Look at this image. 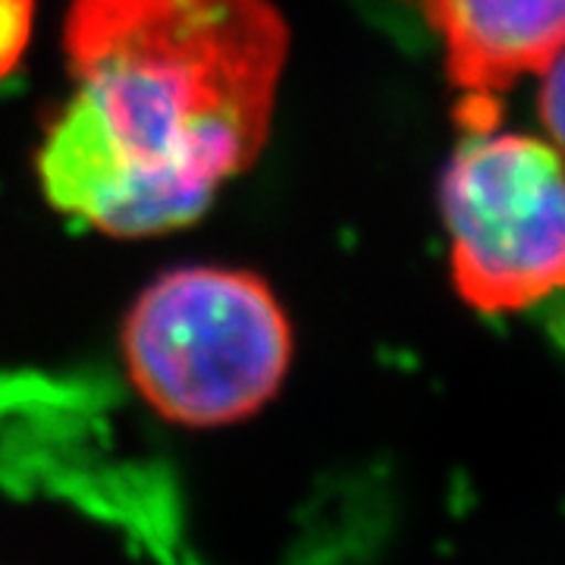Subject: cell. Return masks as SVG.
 Instances as JSON below:
<instances>
[{"mask_svg": "<svg viewBox=\"0 0 565 565\" xmlns=\"http://www.w3.org/2000/svg\"><path fill=\"white\" fill-rule=\"evenodd\" d=\"M73 95L39 180L54 207L110 236L199 221L262 154L289 32L270 0H73Z\"/></svg>", "mask_w": 565, "mask_h": 565, "instance_id": "cell-1", "label": "cell"}, {"mask_svg": "<svg viewBox=\"0 0 565 565\" xmlns=\"http://www.w3.org/2000/svg\"><path fill=\"white\" fill-rule=\"evenodd\" d=\"M126 377L161 422L217 430L277 399L292 323L274 289L236 267H177L141 289L120 333Z\"/></svg>", "mask_w": 565, "mask_h": 565, "instance_id": "cell-2", "label": "cell"}, {"mask_svg": "<svg viewBox=\"0 0 565 565\" xmlns=\"http://www.w3.org/2000/svg\"><path fill=\"white\" fill-rule=\"evenodd\" d=\"M452 280L465 302L500 315L565 286V163L519 132L471 129L440 185Z\"/></svg>", "mask_w": 565, "mask_h": 565, "instance_id": "cell-3", "label": "cell"}, {"mask_svg": "<svg viewBox=\"0 0 565 565\" xmlns=\"http://www.w3.org/2000/svg\"><path fill=\"white\" fill-rule=\"evenodd\" d=\"M446 47L449 79L462 92L468 129L497 122V95L541 73L565 47V0H424Z\"/></svg>", "mask_w": 565, "mask_h": 565, "instance_id": "cell-4", "label": "cell"}, {"mask_svg": "<svg viewBox=\"0 0 565 565\" xmlns=\"http://www.w3.org/2000/svg\"><path fill=\"white\" fill-rule=\"evenodd\" d=\"M32 0H0V79L13 73V66L29 47L32 39Z\"/></svg>", "mask_w": 565, "mask_h": 565, "instance_id": "cell-5", "label": "cell"}, {"mask_svg": "<svg viewBox=\"0 0 565 565\" xmlns=\"http://www.w3.org/2000/svg\"><path fill=\"white\" fill-rule=\"evenodd\" d=\"M541 117L546 122V132L556 145L559 158H565V47L541 70Z\"/></svg>", "mask_w": 565, "mask_h": 565, "instance_id": "cell-6", "label": "cell"}]
</instances>
